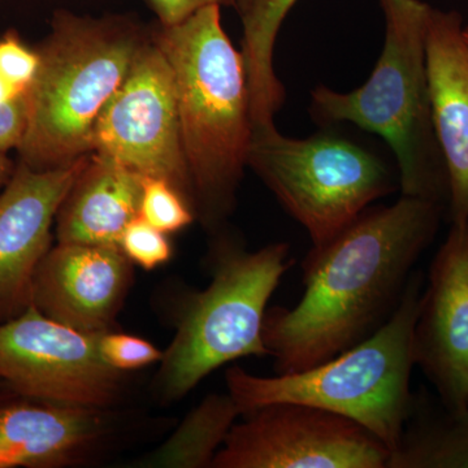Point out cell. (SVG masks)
Segmentation results:
<instances>
[{"label":"cell","mask_w":468,"mask_h":468,"mask_svg":"<svg viewBox=\"0 0 468 468\" xmlns=\"http://www.w3.org/2000/svg\"><path fill=\"white\" fill-rule=\"evenodd\" d=\"M445 205L402 196L363 211L302 263L303 294L267 310L263 340L277 374L318 366L366 340L392 316Z\"/></svg>","instance_id":"6da1fadb"},{"label":"cell","mask_w":468,"mask_h":468,"mask_svg":"<svg viewBox=\"0 0 468 468\" xmlns=\"http://www.w3.org/2000/svg\"><path fill=\"white\" fill-rule=\"evenodd\" d=\"M155 45L174 76L194 201L203 223L218 228L236 202L254 125L242 52L221 26L218 5L163 26Z\"/></svg>","instance_id":"7a4b0ae2"},{"label":"cell","mask_w":468,"mask_h":468,"mask_svg":"<svg viewBox=\"0 0 468 468\" xmlns=\"http://www.w3.org/2000/svg\"><path fill=\"white\" fill-rule=\"evenodd\" d=\"M383 50L367 81L349 92L319 85L310 116L320 126L349 122L383 138L399 169L402 196L448 203V175L433 128L427 70L432 7L421 0H378Z\"/></svg>","instance_id":"3957f363"},{"label":"cell","mask_w":468,"mask_h":468,"mask_svg":"<svg viewBox=\"0 0 468 468\" xmlns=\"http://www.w3.org/2000/svg\"><path fill=\"white\" fill-rule=\"evenodd\" d=\"M424 276L414 271L392 316L377 332L318 366L277 377L227 369L228 393L241 415L273 403H302L356 421L390 452L411 414L414 326Z\"/></svg>","instance_id":"277c9868"},{"label":"cell","mask_w":468,"mask_h":468,"mask_svg":"<svg viewBox=\"0 0 468 468\" xmlns=\"http://www.w3.org/2000/svg\"><path fill=\"white\" fill-rule=\"evenodd\" d=\"M141 48L137 36L122 26L58 14L27 90L20 163L50 169L88 155L95 122Z\"/></svg>","instance_id":"5b68a950"},{"label":"cell","mask_w":468,"mask_h":468,"mask_svg":"<svg viewBox=\"0 0 468 468\" xmlns=\"http://www.w3.org/2000/svg\"><path fill=\"white\" fill-rule=\"evenodd\" d=\"M288 242L248 251L228 239L212 251L211 282L187 295L176 335L163 353L156 388L177 402L203 378L233 360L270 356L263 340L268 302L292 266Z\"/></svg>","instance_id":"8992f818"},{"label":"cell","mask_w":468,"mask_h":468,"mask_svg":"<svg viewBox=\"0 0 468 468\" xmlns=\"http://www.w3.org/2000/svg\"><path fill=\"white\" fill-rule=\"evenodd\" d=\"M248 165L313 246L334 239L399 185V169L335 125L306 138L280 133L275 122L252 125Z\"/></svg>","instance_id":"52a82bcc"},{"label":"cell","mask_w":468,"mask_h":468,"mask_svg":"<svg viewBox=\"0 0 468 468\" xmlns=\"http://www.w3.org/2000/svg\"><path fill=\"white\" fill-rule=\"evenodd\" d=\"M92 151L194 198L174 76L158 46L143 45L138 51L125 81L95 122Z\"/></svg>","instance_id":"ba28073f"},{"label":"cell","mask_w":468,"mask_h":468,"mask_svg":"<svg viewBox=\"0 0 468 468\" xmlns=\"http://www.w3.org/2000/svg\"><path fill=\"white\" fill-rule=\"evenodd\" d=\"M122 375L101 358L98 334L60 324L33 306L0 323V381L27 399L104 410L122 392Z\"/></svg>","instance_id":"9c48e42d"},{"label":"cell","mask_w":468,"mask_h":468,"mask_svg":"<svg viewBox=\"0 0 468 468\" xmlns=\"http://www.w3.org/2000/svg\"><path fill=\"white\" fill-rule=\"evenodd\" d=\"M215 455V468H387L390 451L350 419L302 403L241 415Z\"/></svg>","instance_id":"30bf717a"},{"label":"cell","mask_w":468,"mask_h":468,"mask_svg":"<svg viewBox=\"0 0 468 468\" xmlns=\"http://www.w3.org/2000/svg\"><path fill=\"white\" fill-rule=\"evenodd\" d=\"M89 159L50 169L18 163L0 192V323L32 306L34 276L52 248V224Z\"/></svg>","instance_id":"8fae6325"},{"label":"cell","mask_w":468,"mask_h":468,"mask_svg":"<svg viewBox=\"0 0 468 468\" xmlns=\"http://www.w3.org/2000/svg\"><path fill=\"white\" fill-rule=\"evenodd\" d=\"M414 360L443 405L468 408V221L452 223L428 272Z\"/></svg>","instance_id":"7c38bea8"},{"label":"cell","mask_w":468,"mask_h":468,"mask_svg":"<svg viewBox=\"0 0 468 468\" xmlns=\"http://www.w3.org/2000/svg\"><path fill=\"white\" fill-rule=\"evenodd\" d=\"M132 282L119 246L58 243L43 258L32 306L46 318L85 334L110 331Z\"/></svg>","instance_id":"4fadbf2b"},{"label":"cell","mask_w":468,"mask_h":468,"mask_svg":"<svg viewBox=\"0 0 468 468\" xmlns=\"http://www.w3.org/2000/svg\"><path fill=\"white\" fill-rule=\"evenodd\" d=\"M457 11L432 7L427 70L433 128L448 175L451 223L468 221V41Z\"/></svg>","instance_id":"5bb4252c"},{"label":"cell","mask_w":468,"mask_h":468,"mask_svg":"<svg viewBox=\"0 0 468 468\" xmlns=\"http://www.w3.org/2000/svg\"><path fill=\"white\" fill-rule=\"evenodd\" d=\"M107 432L103 410L41 401L0 408V468H54L81 461Z\"/></svg>","instance_id":"9a60e30c"},{"label":"cell","mask_w":468,"mask_h":468,"mask_svg":"<svg viewBox=\"0 0 468 468\" xmlns=\"http://www.w3.org/2000/svg\"><path fill=\"white\" fill-rule=\"evenodd\" d=\"M143 176L92 154L57 217L58 243L119 246L128 224L140 215Z\"/></svg>","instance_id":"2e32d148"},{"label":"cell","mask_w":468,"mask_h":468,"mask_svg":"<svg viewBox=\"0 0 468 468\" xmlns=\"http://www.w3.org/2000/svg\"><path fill=\"white\" fill-rule=\"evenodd\" d=\"M387 468H468V408L432 406L415 397Z\"/></svg>","instance_id":"e0dca14e"},{"label":"cell","mask_w":468,"mask_h":468,"mask_svg":"<svg viewBox=\"0 0 468 468\" xmlns=\"http://www.w3.org/2000/svg\"><path fill=\"white\" fill-rule=\"evenodd\" d=\"M298 0H261L242 15V57L250 92L254 124L273 122L285 101V89L273 68V50L280 29Z\"/></svg>","instance_id":"ac0fdd59"},{"label":"cell","mask_w":468,"mask_h":468,"mask_svg":"<svg viewBox=\"0 0 468 468\" xmlns=\"http://www.w3.org/2000/svg\"><path fill=\"white\" fill-rule=\"evenodd\" d=\"M239 406L229 393L209 394L184 419L167 441L141 461L144 467H212L237 419Z\"/></svg>","instance_id":"d6986e66"},{"label":"cell","mask_w":468,"mask_h":468,"mask_svg":"<svg viewBox=\"0 0 468 468\" xmlns=\"http://www.w3.org/2000/svg\"><path fill=\"white\" fill-rule=\"evenodd\" d=\"M140 215L165 234L178 232L194 220L183 194L160 178H144Z\"/></svg>","instance_id":"ffe728a7"},{"label":"cell","mask_w":468,"mask_h":468,"mask_svg":"<svg viewBox=\"0 0 468 468\" xmlns=\"http://www.w3.org/2000/svg\"><path fill=\"white\" fill-rule=\"evenodd\" d=\"M119 248L132 264L146 271L155 270L172 258L171 242L165 233L151 226L141 215L125 228Z\"/></svg>","instance_id":"44dd1931"},{"label":"cell","mask_w":468,"mask_h":468,"mask_svg":"<svg viewBox=\"0 0 468 468\" xmlns=\"http://www.w3.org/2000/svg\"><path fill=\"white\" fill-rule=\"evenodd\" d=\"M98 349L104 362L120 372L147 367L160 362L165 353L144 338L117 334L111 329L98 334Z\"/></svg>","instance_id":"7402d4cb"},{"label":"cell","mask_w":468,"mask_h":468,"mask_svg":"<svg viewBox=\"0 0 468 468\" xmlns=\"http://www.w3.org/2000/svg\"><path fill=\"white\" fill-rule=\"evenodd\" d=\"M38 68V51L27 48L16 33H7L0 39V75L9 82L27 90Z\"/></svg>","instance_id":"603a6c76"},{"label":"cell","mask_w":468,"mask_h":468,"mask_svg":"<svg viewBox=\"0 0 468 468\" xmlns=\"http://www.w3.org/2000/svg\"><path fill=\"white\" fill-rule=\"evenodd\" d=\"M27 125V91L15 100L0 103V153L18 149Z\"/></svg>","instance_id":"cb8c5ba5"},{"label":"cell","mask_w":468,"mask_h":468,"mask_svg":"<svg viewBox=\"0 0 468 468\" xmlns=\"http://www.w3.org/2000/svg\"><path fill=\"white\" fill-rule=\"evenodd\" d=\"M162 26H175L185 18L192 16L199 9L208 5H232L236 7L237 0H146Z\"/></svg>","instance_id":"d4e9b609"},{"label":"cell","mask_w":468,"mask_h":468,"mask_svg":"<svg viewBox=\"0 0 468 468\" xmlns=\"http://www.w3.org/2000/svg\"><path fill=\"white\" fill-rule=\"evenodd\" d=\"M26 91L24 89L9 82L5 77L0 75V103L15 100V98L20 97Z\"/></svg>","instance_id":"484cf974"},{"label":"cell","mask_w":468,"mask_h":468,"mask_svg":"<svg viewBox=\"0 0 468 468\" xmlns=\"http://www.w3.org/2000/svg\"><path fill=\"white\" fill-rule=\"evenodd\" d=\"M15 168L16 167H15L14 162L8 158L7 154L0 153V192L14 175Z\"/></svg>","instance_id":"4316f807"},{"label":"cell","mask_w":468,"mask_h":468,"mask_svg":"<svg viewBox=\"0 0 468 468\" xmlns=\"http://www.w3.org/2000/svg\"><path fill=\"white\" fill-rule=\"evenodd\" d=\"M260 2L261 0H237L236 8L239 9V15L242 16V15L250 11V9Z\"/></svg>","instance_id":"83f0119b"},{"label":"cell","mask_w":468,"mask_h":468,"mask_svg":"<svg viewBox=\"0 0 468 468\" xmlns=\"http://www.w3.org/2000/svg\"><path fill=\"white\" fill-rule=\"evenodd\" d=\"M463 33L464 37H466V39L468 41V26L464 27Z\"/></svg>","instance_id":"f1b7e54d"}]
</instances>
